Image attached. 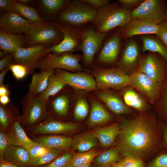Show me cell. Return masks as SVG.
Listing matches in <instances>:
<instances>
[{
	"label": "cell",
	"instance_id": "1",
	"mask_svg": "<svg viewBox=\"0 0 167 167\" xmlns=\"http://www.w3.org/2000/svg\"><path fill=\"white\" fill-rule=\"evenodd\" d=\"M118 123L116 148L124 157L132 156L143 161L163 148L162 132L153 108L139 112L133 118H121Z\"/></svg>",
	"mask_w": 167,
	"mask_h": 167
},
{
	"label": "cell",
	"instance_id": "2",
	"mask_svg": "<svg viewBox=\"0 0 167 167\" xmlns=\"http://www.w3.org/2000/svg\"><path fill=\"white\" fill-rule=\"evenodd\" d=\"M132 19L131 11L120 3L113 2L97 10L93 28L98 32L106 33L117 27H122Z\"/></svg>",
	"mask_w": 167,
	"mask_h": 167
},
{
	"label": "cell",
	"instance_id": "3",
	"mask_svg": "<svg viewBox=\"0 0 167 167\" xmlns=\"http://www.w3.org/2000/svg\"><path fill=\"white\" fill-rule=\"evenodd\" d=\"M22 114L19 121L24 130L34 127L50 118L46 108V101L28 92L22 102Z\"/></svg>",
	"mask_w": 167,
	"mask_h": 167
},
{
	"label": "cell",
	"instance_id": "4",
	"mask_svg": "<svg viewBox=\"0 0 167 167\" xmlns=\"http://www.w3.org/2000/svg\"><path fill=\"white\" fill-rule=\"evenodd\" d=\"M97 9L81 0L71 1L56 15L58 22L71 25H79L93 22Z\"/></svg>",
	"mask_w": 167,
	"mask_h": 167
},
{
	"label": "cell",
	"instance_id": "5",
	"mask_svg": "<svg viewBox=\"0 0 167 167\" xmlns=\"http://www.w3.org/2000/svg\"><path fill=\"white\" fill-rule=\"evenodd\" d=\"M28 36L26 47L37 44L57 45L63 38V33L54 22L30 24Z\"/></svg>",
	"mask_w": 167,
	"mask_h": 167
},
{
	"label": "cell",
	"instance_id": "6",
	"mask_svg": "<svg viewBox=\"0 0 167 167\" xmlns=\"http://www.w3.org/2000/svg\"><path fill=\"white\" fill-rule=\"evenodd\" d=\"M80 59L79 55L70 52L57 54L50 52L38 61L35 68H39L41 71L55 69L72 71H81L83 69L79 64Z\"/></svg>",
	"mask_w": 167,
	"mask_h": 167
},
{
	"label": "cell",
	"instance_id": "7",
	"mask_svg": "<svg viewBox=\"0 0 167 167\" xmlns=\"http://www.w3.org/2000/svg\"><path fill=\"white\" fill-rule=\"evenodd\" d=\"M136 72L143 73L158 82L163 83L167 78V62L158 53L148 51L142 55Z\"/></svg>",
	"mask_w": 167,
	"mask_h": 167
},
{
	"label": "cell",
	"instance_id": "8",
	"mask_svg": "<svg viewBox=\"0 0 167 167\" xmlns=\"http://www.w3.org/2000/svg\"><path fill=\"white\" fill-rule=\"evenodd\" d=\"M167 1L164 0H144L131 11L132 19L146 20L159 24L165 20Z\"/></svg>",
	"mask_w": 167,
	"mask_h": 167
},
{
	"label": "cell",
	"instance_id": "9",
	"mask_svg": "<svg viewBox=\"0 0 167 167\" xmlns=\"http://www.w3.org/2000/svg\"><path fill=\"white\" fill-rule=\"evenodd\" d=\"M162 84L141 72H136L128 75V85L136 90L151 105L159 97Z\"/></svg>",
	"mask_w": 167,
	"mask_h": 167
},
{
	"label": "cell",
	"instance_id": "10",
	"mask_svg": "<svg viewBox=\"0 0 167 167\" xmlns=\"http://www.w3.org/2000/svg\"><path fill=\"white\" fill-rule=\"evenodd\" d=\"M55 24L63 33V38L58 44L50 46L49 52L60 54L76 50L81 43L84 28L77 29L69 24L58 21L55 22Z\"/></svg>",
	"mask_w": 167,
	"mask_h": 167
},
{
	"label": "cell",
	"instance_id": "11",
	"mask_svg": "<svg viewBox=\"0 0 167 167\" xmlns=\"http://www.w3.org/2000/svg\"><path fill=\"white\" fill-rule=\"evenodd\" d=\"M97 88L120 91L128 85V75L118 68H99L93 73Z\"/></svg>",
	"mask_w": 167,
	"mask_h": 167
},
{
	"label": "cell",
	"instance_id": "12",
	"mask_svg": "<svg viewBox=\"0 0 167 167\" xmlns=\"http://www.w3.org/2000/svg\"><path fill=\"white\" fill-rule=\"evenodd\" d=\"M106 34L98 32L92 27L84 28L81 43L76 50L82 52L85 64L92 63L94 57L101 48Z\"/></svg>",
	"mask_w": 167,
	"mask_h": 167
},
{
	"label": "cell",
	"instance_id": "13",
	"mask_svg": "<svg viewBox=\"0 0 167 167\" xmlns=\"http://www.w3.org/2000/svg\"><path fill=\"white\" fill-rule=\"evenodd\" d=\"M75 124L56 120L49 118L40 124L24 130L30 136L38 135L67 134L78 129Z\"/></svg>",
	"mask_w": 167,
	"mask_h": 167
},
{
	"label": "cell",
	"instance_id": "14",
	"mask_svg": "<svg viewBox=\"0 0 167 167\" xmlns=\"http://www.w3.org/2000/svg\"><path fill=\"white\" fill-rule=\"evenodd\" d=\"M51 46L45 44H37L21 48L13 54L12 64L26 66L33 71L38 61L50 53L49 48Z\"/></svg>",
	"mask_w": 167,
	"mask_h": 167
},
{
	"label": "cell",
	"instance_id": "15",
	"mask_svg": "<svg viewBox=\"0 0 167 167\" xmlns=\"http://www.w3.org/2000/svg\"><path fill=\"white\" fill-rule=\"evenodd\" d=\"M139 46L134 40L126 43L121 58L118 63V68L128 75L137 71L141 56Z\"/></svg>",
	"mask_w": 167,
	"mask_h": 167
},
{
	"label": "cell",
	"instance_id": "16",
	"mask_svg": "<svg viewBox=\"0 0 167 167\" xmlns=\"http://www.w3.org/2000/svg\"><path fill=\"white\" fill-rule=\"evenodd\" d=\"M30 24L15 11L1 13L0 31L11 34L28 36Z\"/></svg>",
	"mask_w": 167,
	"mask_h": 167
},
{
	"label": "cell",
	"instance_id": "17",
	"mask_svg": "<svg viewBox=\"0 0 167 167\" xmlns=\"http://www.w3.org/2000/svg\"><path fill=\"white\" fill-rule=\"evenodd\" d=\"M54 72L63 80L66 85L74 89L91 91L96 90L97 88L96 80L87 74L71 73L61 69H56Z\"/></svg>",
	"mask_w": 167,
	"mask_h": 167
},
{
	"label": "cell",
	"instance_id": "18",
	"mask_svg": "<svg viewBox=\"0 0 167 167\" xmlns=\"http://www.w3.org/2000/svg\"><path fill=\"white\" fill-rule=\"evenodd\" d=\"M159 28V24L145 20L133 19L121 27L119 32L121 36L127 39L138 35H156Z\"/></svg>",
	"mask_w": 167,
	"mask_h": 167
},
{
	"label": "cell",
	"instance_id": "19",
	"mask_svg": "<svg viewBox=\"0 0 167 167\" xmlns=\"http://www.w3.org/2000/svg\"><path fill=\"white\" fill-rule=\"evenodd\" d=\"M32 140L46 148L68 151L71 148L72 138L59 135H38L31 136Z\"/></svg>",
	"mask_w": 167,
	"mask_h": 167
},
{
	"label": "cell",
	"instance_id": "20",
	"mask_svg": "<svg viewBox=\"0 0 167 167\" xmlns=\"http://www.w3.org/2000/svg\"><path fill=\"white\" fill-rule=\"evenodd\" d=\"M120 91V94L125 104L139 112L152 109V105L133 87L128 85Z\"/></svg>",
	"mask_w": 167,
	"mask_h": 167
},
{
	"label": "cell",
	"instance_id": "21",
	"mask_svg": "<svg viewBox=\"0 0 167 167\" xmlns=\"http://www.w3.org/2000/svg\"><path fill=\"white\" fill-rule=\"evenodd\" d=\"M120 32L110 37L104 44L98 57L101 63L111 64L117 60L121 48Z\"/></svg>",
	"mask_w": 167,
	"mask_h": 167
},
{
	"label": "cell",
	"instance_id": "22",
	"mask_svg": "<svg viewBox=\"0 0 167 167\" xmlns=\"http://www.w3.org/2000/svg\"><path fill=\"white\" fill-rule=\"evenodd\" d=\"M97 96L107 107L116 114H129L131 112V108L125 104L122 97L114 92H101L98 93Z\"/></svg>",
	"mask_w": 167,
	"mask_h": 167
},
{
	"label": "cell",
	"instance_id": "23",
	"mask_svg": "<svg viewBox=\"0 0 167 167\" xmlns=\"http://www.w3.org/2000/svg\"><path fill=\"white\" fill-rule=\"evenodd\" d=\"M28 36L14 35L0 31V50L5 53L14 54L19 49L26 47Z\"/></svg>",
	"mask_w": 167,
	"mask_h": 167
},
{
	"label": "cell",
	"instance_id": "24",
	"mask_svg": "<svg viewBox=\"0 0 167 167\" xmlns=\"http://www.w3.org/2000/svg\"><path fill=\"white\" fill-rule=\"evenodd\" d=\"M70 0H40L35 1V4L45 19H55L57 14L67 6Z\"/></svg>",
	"mask_w": 167,
	"mask_h": 167
},
{
	"label": "cell",
	"instance_id": "25",
	"mask_svg": "<svg viewBox=\"0 0 167 167\" xmlns=\"http://www.w3.org/2000/svg\"><path fill=\"white\" fill-rule=\"evenodd\" d=\"M4 160L19 167H29L30 159L24 147L9 143L5 151Z\"/></svg>",
	"mask_w": 167,
	"mask_h": 167
},
{
	"label": "cell",
	"instance_id": "26",
	"mask_svg": "<svg viewBox=\"0 0 167 167\" xmlns=\"http://www.w3.org/2000/svg\"><path fill=\"white\" fill-rule=\"evenodd\" d=\"M119 131L118 122H115L108 126L98 128L93 131L100 146L107 148L115 143Z\"/></svg>",
	"mask_w": 167,
	"mask_h": 167
},
{
	"label": "cell",
	"instance_id": "27",
	"mask_svg": "<svg viewBox=\"0 0 167 167\" xmlns=\"http://www.w3.org/2000/svg\"><path fill=\"white\" fill-rule=\"evenodd\" d=\"M6 133L9 142L11 144L23 147L36 143L28 137L20 124L19 119L15 122Z\"/></svg>",
	"mask_w": 167,
	"mask_h": 167
},
{
	"label": "cell",
	"instance_id": "28",
	"mask_svg": "<svg viewBox=\"0 0 167 167\" xmlns=\"http://www.w3.org/2000/svg\"><path fill=\"white\" fill-rule=\"evenodd\" d=\"M20 116L19 108L13 103L0 104V130L6 132Z\"/></svg>",
	"mask_w": 167,
	"mask_h": 167
},
{
	"label": "cell",
	"instance_id": "29",
	"mask_svg": "<svg viewBox=\"0 0 167 167\" xmlns=\"http://www.w3.org/2000/svg\"><path fill=\"white\" fill-rule=\"evenodd\" d=\"M69 100L68 96L61 94L46 101V108L50 118L54 114L61 118L66 117L68 113Z\"/></svg>",
	"mask_w": 167,
	"mask_h": 167
},
{
	"label": "cell",
	"instance_id": "30",
	"mask_svg": "<svg viewBox=\"0 0 167 167\" xmlns=\"http://www.w3.org/2000/svg\"><path fill=\"white\" fill-rule=\"evenodd\" d=\"M98 140L93 131L85 132L72 138L71 148L79 152H87L97 145Z\"/></svg>",
	"mask_w": 167,
	"mask_h": 167
},
{
	"label": "cell",
	"instance_id": "31",
	"mask_svg": "<svg viewBox=\"0 0 167 167\" xmlns=\"http://www.w3.org/2000/svg\"><path fill=\"white\" fill-rule=\"evenodd\" d=\"M140 38L142 42L141 50L143 54L147 51L157 53L167 62V47L156 35L153 34L141 35Z\"/></svg>",
	"mask_w": 167,
	"mask_h": 167
},
{
	"label": "cell",
	"instance_id": "32",
	"mask_svg": "<svg viewBox=\"0 0 167 167\" xmlns=\"http://www.w3.org/2000/svg\"><path fill=\"white\" fill-rule=\"evenodd\" d=\"M113 118L111 114L98 102L93 101L87 121L88 126L93 127L107 122Z\"/></svg>",
	"mask_w": 167,
	"mask_h": 167
},
{
	"label": "cell",
	"instance_id": "33",
	"mask_svg": "<svg viewBox=\"0 0 167 167\" xmlns=\"http://www.w3.org/2000/svg\"><path fill=\"white\" fill-rule=\"evenodd\" d=\"M152 105L158 120L167 125V78L163 82L159 97Z\"/></svg>",
	"mask_w": 167,
	"mask_h": 167
},
{
	"label": "cell",
	"instance_id": "34",
	"mask_svg": "<svg viewBox=\"0 0 167 167\" xmlns=\"http://www.w3.org/2000/svg\"><path fill=\"white\" fill-rule=\"evenodd\" d=\"M54 69H48L34 73L29 85L28 92L38 95L45 89L49 76L54 72Z\"/></svg>",
	"mask_w": 167,
	"mask_h": 167
},
{
	"label": "cell",
	"instance_id": "35",
	"mask_svg": "<svg viewBox=\"0 0 167 167\" xmlns=\"http://www.w3.org/2000/svg\"><path fill=\"white\" fill-rule=\"evenodd\" d=\"M66 85L63 80L54 72L49 76L45 89L38 96L41 99L46 101L49 97L57 94Z\"/></svg>",
	"mask_w": 167,
	"mask_h": 167
},
{
	"label": "cell",
	"instance_id": "36",
	"mask_svg": "<svg viewBox=\"0 0 167 167\" xmlns=\"http://www.w3.org/2000/svg\"><path fill=\"white\" fill-rule=\"evenodd\" d=\"M119 153L116 148H110L100 153L94 159L92 162L95 167H110L113 163L122 159Z\"/></svg>",
	"mask_w": 167,
	"mask_h": 167
},
{
	"label": "cell",
	"instance_id": "37",
	"mask_svg": "<svg viewBox=\"0 0 167 167\" xmlns=\"http://www.w3.org/2000/svg\"><path fill=\"white\" fill-rule=\"evenodd\" d=\"M14 11L27 20L30 24L42 23L46 22L33 7L17 1L15 2Z\"/></svg>",
	"mask_w": 167,
	"mask_h": 167
},
{
	"label": "cell",
	"instance_id": "38",
	"mask_svg": "<svg viewBox=\"0 0 167 167\" xmlns=\"http://www.w3.org/2000/svg\"><path fill=\"white\" fill-rule=\"evenodd\" d=\"M66 151L61 149H51L42 156L31 160L29 167H39L47 165Z\"/></svg>",
	"mask_w": 167,
	"mask_h": 167
},
{
	"label": "cell",
	"instance_id": "39",
	"mask_svg": "<svg viewBox=\"0 0 167 167\" xmlns=\"http://www.w3.org/2000/svg\"><path fill=\"white\" fill-rule=\"evenodd\" d=\"M100 153L98 150H92L74 154L69 165L76 166L90 164Z\"/></svg>",
	"mask_w": 167,
	"mask_h": 167
},
{
	"label": "cell",
	"instance_id": "40",
	"mask_svg": "<svg viewBox=\"0 0 167 167\" xmlns=\"http://www.w3.org/2000/svg\"><path fill=\"white\" fill-rule=\"evenodd\" d=\"M89 111V107L86 100L82 98L78 100L75 105L74 116L77 120H84L87 116Z\"/></svg>",
	"mask_w": 167,
	"mask_h": 167
},
{
	"label": "cell",
	"instance_id": "41",
	"mask_svg": "<svg viewBox=\"0 0 167 167\" xmlns=\"http://www.w3.org/2000/svg\"><path fill=\"white\" fill-rule=\"evenodd\" d=\"M73 155L71 152L67 151L50 163L39 167H68Z\"/></svg>",
	"mask_w": 167,
	"mask_h": 167
},
{
	"label": "cell",
	"instance_id": "42",
	"mask_svg": "<svg viewBox=\"0 0 167 167\" xmlns=\"http://www.w3.org/2000/svg\"><path fill=\"white\" fill-rule=\"evenodd\" d=\"M9 68L13 76L17 80L24 78L33 71L29 67L20 64H11L9 66Z\"/></svg>",
	"mask_w": 167,
	"mask_h": 167
},
{
	"label": "cell",
	"instance_id": "43",
	"mask_svg": "<svg viewBox=\"0 0 167 167\" xmlns=\"http://www.w3.org/2000/svg\"><path fill=\"white\" fill-rule=\"evenodd\" d=\"M162 148L147 167H167V149Z\"/></svg>",
	"mask_w": 167,
	"mask_h": 167
},
{
	"label": "cell",
	"instance_id": "44",
	"mask_svg": "<svg viewBox=\"0 0 167 167\" xmlns=\"http://www.w3.org/2000/svg\"><path fill=\"white\" fill-rule=\"evenodd\" d=\"M121 161L124 167H147L143 160L132 156L124 157Z\"/></svg>",
	"mask_w": 167,
	"mask_h": 167
},
{
	"label": "cell",
	"instance_id": "45",
	"mask_svg": "<svg viewBox=\"0 0 167 167\" xmlns=\"http://www.w3.org/2000/svg\"><path fill=\"white\" fill-rule=\"evenodd\" d=\"M159 25V29L156 35L167 47V19L165 20Z\"/></svg>",
	"mask_w": 167,
	"mask_h": 167
},
{
	"label": "cell",
	"instance_id": "46",
	"mask_svg": "<svg viewBox=\"0 0 167 167\" xmlns=\"http://www.w3.org/2000/svg\"><path fill=\"white\" fill-rule=\"evenodd\" d=\"M9 143L7 134L5 131H0V161L4 160V155Z\"/></svg>",
	"mask_w": 167,
	"mask_h": 167
},
{
	"label": "cell",
	"instance_id": "47",
	"mask_svg": "<svg viewBox=\"0 0 167 167\" xmlns=\"http://www.w3.org/2000/svg\"><path fill=\"white\" fill-rule=\"evenodd\" d=\"M43 146L36 143L26 145L23 147L27 151L30 160H32L37 158L38 154L39 151Z\"/></svg>",
	"mask_w": 167,
	"mask_h": 167
},
{
	"label": "cell",
	"instance_id": "48",
	"mask_svg": "<svg viewBox=\"0 0 167 167\" xmlns=\"http://www.w3.org/2000/svg\"><path fill=\"white\" fill-rule=\"evenodd\" d=\"M16 2V0H0V10L1 13L13 11Z\"/></svg>",
	"mask_w": 167,
	"mask_h": 167
},
{
	"label": "cell",
	"instance_id": "49",
	"mask_svg": "<svg viewBox=\"0 0 167 167\" xmlns=\"http://www.w3.org/2000/svg\"><path fill=\"white\" fill-rule=\"evenodd\" d=\"M144 0H118L119 3L124 7L131 11L139 6Z\"/></svg>",
	"mask_w": 167,
	"mask_h": 167
},
{
	"label": "cell",
	"instance_id": "50",
	"mask_svg": "<svg viewBox=\"0 0 167 167\" xmlns=\"http://www.w3.org/2000/svg\"><path fill=\"white\" fill-rule=\"evenodd\" d=\"M97 9L98 10L105 7L110 3V1L108 0H81Z\"/></svg>",
	"mask_w": 167,
	"mask_h": 167
},
{
	"label": "cell",
	"instance_id": "51",
	"mask_svg": "<svg viewBox=\"0 0 167 167\" xmlns=\"http://www.w3.org/2000/svg\"><path fill=\"white\" fill-rule=\"evenodd\" d=\"M14 58L13 54H7L4 57L1 58L0 60V71H2L6 67H9L12 64Z\"/></svg>",
	"mask_w": 167,
	"mask_h": 167
},
{
	"label": "cell",
	"instance_id": "52",
	"mask_svg": "<svg viewBox=\"0 0 167 167\" xmlns=\"http://www.w3.org/2000/svg\"><path fill=\"white\" fill-rule=\"evenodd\" d=\"M158 123L162 134V147L167 149V125L159 121Z\"/></svg>",
	"mask_w": 167,
	"mask_h": 167
},
{
	"label": "cell",
	"instance_id": "53",
	"mask_svg": "<svg viewBox=\"0 0 167 167\" xmlns=\"http://www.w3.org/2000/svg\"><path fill=\"white\" fill-rule=\"evenodd\" d=\"M9 70V67H8L5 68L0 73V86H7L4 84L3 81L5 75Z\"/></svg>",
	"mask_w": 167,
	"mask_h": 167
},
{
	"label": "cell",
	"instance_id": "54",
	"mask_svg": "<svg viewBox=\"0 0 167 167\" xmlns=\"http://www.w3.org/2000/svg\"><path fill=\"white\" fill-rule=\"evenodd\" d=\"M11 94V92L7 88V86H0V96H9Z\"/></svg>",
	"mask_w": 167,
	"mask_h": 167
},
{
	"label": "cell",
	"instance_id": "55",
	"mask_svg": "<svg viewBox=\"0 0 167 167\" xmlns=\"http://www.w3.org/2000/svg\"><path fill=\"white\" fill-rule=\"evenodd\" d=\"M0 167H19L18 165L4 160L0 161Z\"/></svg>",
	"mask_w": 167,
	"mask_h": 167
},
{
	"label": "cell",
	"instance_id": "56",
	"mask_svg": "<svg viewBox=\"0 0 167 167\" xmlns=\"http://www.w3.org/2000/svg\"><path fill=\"white\" fill-rule=\"evenodd\" d=\"M10 102V100L8 96H0V104L6 105Z\"/></svg>",
	"mask_w": 167,
	"mask_h": 167
},
{
	"label": "cell",
	"instance_id": "57",
	"mask_svg": "<svg viewBox=\"0 0 167 167\" xmlns=\"http://www.w3.org/2000/svg\"><path fill=\"white\" fill-rule=\"evenodd\" d=\"M17 1L27 5L33 3H35V1L32 0H18Z\"/></svg>",
	"mask_w": 167,
	"mask_h": 167
},
{
	"label": "cell",
	"instance_id": "58",
	"mask_svg": "<svg viewBox=\"0 0 167 167\" xmlns=\"http://www.w3.org/2000/svg\"><path fill=\"white\" fill-rule=\"evenodd\" d=\"M110 167H124V166L121 161L119 162L113 163Z\"/></svg>",
	"mask_w": 167,
	"mask_h": 167
},
{
	"label": "cell",
	"instance_id": "59",
	"mask_svg": "<svg viewBox=\"0 0 167 167\" xmlns=\"http://www.w3.org/2000/svg\"><path fill=\"white\" fill-rule=\"evenodd\" d=\"M90 164H89L76 166H72L69 165L68 167H90Z\"/></svg>",
	"mask_w": 167,
	"mask_h": 167
},
{
	"label": "cell",
	"instance_id": "60",
	"mask_svg": "<svg viewBox=\"0 0 167 167\" xmlns=\"http://www.w3.org/2000/svg\"><path fill=\"white\" fill-rule=\"evenodd\" d=\"M7 54L4 52V51L0 50V58H2L4 57Z\"/></svg>",
	"mask_w": 167,
	"mask_h": 167
},
{
	"label": "cell",
	"instance_id": "61",
	"mask_svg": "<svg viewBox=\"0 0 167 167\" xmlns=\"http://www.w3.org/2000/svg\"><path fill=\"white\" fill-rule=\"evenodd\" d=\"M167 19V9L166 10V14H165V20Z\"/></svg>",
	"mask_w": 167,
	"mask_h": 167
}]
</instances>
